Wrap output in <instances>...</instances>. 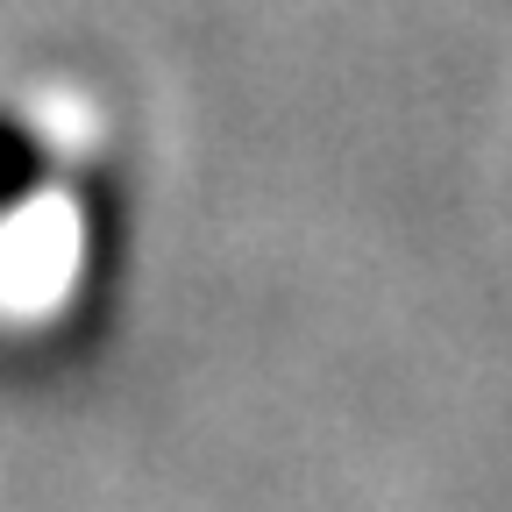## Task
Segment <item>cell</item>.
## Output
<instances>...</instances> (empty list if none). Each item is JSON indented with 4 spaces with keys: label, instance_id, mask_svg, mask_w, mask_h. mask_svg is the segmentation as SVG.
I'll return each instance as SVG.
<instances>
[{
    "label": "cell",
    "instance_id": "1",
    "mask_svg": "<svg viewBox=\"0 0 512 512\" xmlns=\"http://www.w3.org/2000/svg\"><path fill=\"white\" fill-rule=\"evenodd\" d=\"M36 178V143L22 136L15 121H0V200H8V192H22Z\"/></svg>",
    "mask_w": 512,
    "mask_h": 512
}]
</instances>
